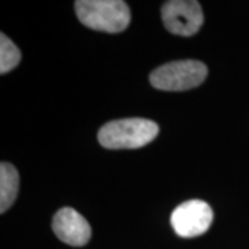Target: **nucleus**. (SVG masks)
<instances>
[{
  "label": "nucleus",
  "instance_id": "f257e3e1",
  "mask_svg": "<svg viewBox=\"0 0 249 249\" xmlns=\"http://www.w3.org/2000/svg\"><path fill=\"white\" fill-rule=\"evenodd\" d=\"M160 132L154 121L127 118L106 124L98 130V142L108 150H133L151 142Z\"/></svg>",
  "mask_w": 249,
  "mask_h": 249
},
{
  "label": "nucleus",
  "instance_id": "6e6552de",
  "mask_svg": "<svg viewBox=\"0 0 249 249\" xmlns=\"http://www.w3.org/2000/svg\"><path fill=\"white\" fill-rule=\"evenodd\" d=\"M21 61L18 47L4 34H0V73L4 75L14 70Z\"/></svg>",
  "mask_w": 249,
  "mask_h": 249
},
{
  "label": "nucleus",
  "instance_id": "7ed1b4c3",
  "mask_svg": "<svg viewBox=\"0 0 249 249\" xmlns=\"http://www.w3.org/2000/svg\"><path fill=\"white\" fill-rule=\"evenodd\" d=\"M208 76L204 62L196 60H180L163 64L154 70L150 82L155 89L166 91H183L199 86Z\"/></svg>",
  "mask_w": 249,
  "mask_h": 249
},
{
  "label": "nucleus",
  "instance_id": "20e7f679",
  "mask_svg": "<svg viewBox=\"0 0 249 249\" xmlns=\"http://www.w3.org/2000/svg\"><path fill=\"white\" fill-rule=\"evenodd\" d=\"M160 14L165 28L173 35H196L204 24V13L196 0H169L163 3Z\"/></svg>",
  "mask_w": 249,
  "mask_h": 249
},
{
  "label": "nucleus",
  "instance_id": "423d86ee",
  "mask_svg": "<svg viewBox=\"0 0 249 249\" xmlns=\"http://www.w3.org/2000/svg\"><path fill=\"white\" fill-rule=\"evenodd\" d=\"M53 231L58 240L71 247H83L91 237L88 220L72 208H61L54 214Z\"/></svg>",
  "mask_w": 249,
  "mask_h": 249
},
{
  "label": "nucleus",
  "instance_id": "39448f33",
  "mask_svg": "<svg viewBox=\"0 0 249 249\" xmlns=\"http://www.w3.org/2000/svg\"><path fill=\"white\" fill-rule=\"evenodd\" d=\"M213 222V211L209 205L191 199L180 204L170 214V224L178 237L194 238L209 230Z\"/></svg>",
  "mask_w": 249,
  "mask_h": 249
},
{
  "label": "nucleus",
  "instance_id": "0eeeda50",
  "mask_svg": "<svg viewBox=\"0 0 249 249\" xmlns=\"http://www.w3.org/2000/svg\"><path fill=\"white\" fill-rule=\"evenodd\" d=\"M19 187V176L17 169L9 163L1 162L0 165V212L4 213L14 204Z\"/></svg>",
  "mask_w": 249,
  "mask_h": 249
},
{
  "label": "nucleus",
  "instance_id": "f03ea898",
  "mask_svg": "<svg viewBox=\"0 0 249 249\" xmlns=\"http://www.w3.org/2000/svg\"><path fill=\"white\" fill-rule=\"evenodd\" d=\"M75 13L85 27L107 34L122 32L130 24V10L122 0H78Z\"/></svg>",
  "mask_w": 249,
  "mask_h": 249
}]
</instances>
